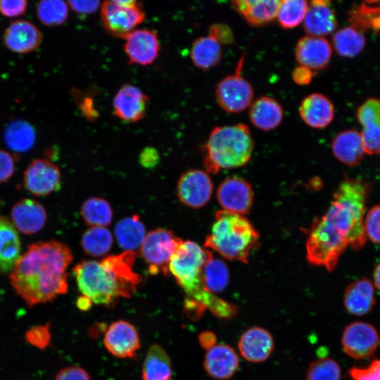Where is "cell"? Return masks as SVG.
<instances>
[{
  "label": "cell",
  "instance_id": "obj_1",
  "mask_svg": "<svg viewBox=\"0 0 380 380\" xmlns=\"http://www.w3.org/2000/svg\"><path fill=\"white\" fill-rule=\"evenodd\" d=\"M368 192V184L360 179L346 178L340 183L328 210L313 221L309 230L305 247L310 264L331 272L348 246L355 250L364 246Z\"/></svg>",
  "mask_w": 380,
  "mask_h": 380
},
{
  "label": "cell",
  "instance_id": "obj_2",
  "mask_svg": "<svg viewBox=\"0 0 380 380\" xmlns=\"http://www.w3.org/2000/svg\"><path fill=\"white\" fill-rule=\"evenodd\" d=\"M72 258L70 249L61 242L32 243L11 271L10 282L30 307L50 302L67 292V269Z\"/></svg>",
  "mask_w": 380,
  "mask_h": 380
},
{
  "label": "cell",
  "instance_id": "obj_3",
  "mask_svg": "<svg viewBox=\"0 0 380 380\" xmlns=\"http://www.w3.org/2000/svg\"><path fill=\"white\" fill-rule=\"evenodd\" d=\"M136 256L135 251H124L101 261L77 264L72 271L79 291L92 303L107 306L122 297H130L141 281L133 270Z\"/></svg>",
  "mask_w": 380,
  "mask_h": 380
},
{
  "label": "cell",
  "instance_id": "obj_4",
  "mask_svg": "<svg viewBox=\"0 0 380 380\" xmlns=\"http://www.w3.org/2000/svg\"><path fill=\"white\" fill-rule=\"evenodd\" d=\"M211 256L210 251L196 242L183 241L170 261L169 271L186 294L184 303L209 310L220 318H232L236 307L208 291L203 284L202 269Z\"/></svg>",
  "mask_w": 380,
  "mask_h": 380
},
{
  "label": "cell",
  "instance_id": "obj_5",
  "mask_svg": "<svg viewBox=\"0 0 380 380\" xmlns=\"http://www.w3.org/2000/svg\"><path fill=\"white\" fill-rule=\"evenodd\" d=\"M253 148L254 141L246 125L215 127L203 146L206 172L217 174L220 170L242 167L250 160Z\"/></svg>",
  "mask_w": 380,
  "mask_h": 380
},
{
  "label": "cell",
  "instance_id": "obj_6",
  "mask_svg": "<svg viewBox=\"0 0 380 380\" xmlns=\"http://www.w3.org/2000/svg\"><path fill=\"white\" fill-rule=\"evenodd\" d=\"M259 238L258 231L243 215L220 210L216 213L204 246L228 260L248 263Z\"/></svg>",
  "mask_w": 380,
  "mask_h": 380
},
{
  "label": "cell",
  "instance_id": "obj_7",
  "mask_svg": "<svg viewBox=\"0 0 380 380\" xmlns=\"http://www.w3.org/2000/svg\"><path fill=\"white\" fill-rule=\"evenodd\" d=\"M183 240L168 229L158 228L150 231L140 246L141 256L151 274H170L169 266Z\"/></svg>",
  "mask_w": 380,
  "mask_h": 380
},
{
  "label": "cell",
  "instance_id": "obj_8",
  "mask_svg": "<svg viewBox=\"0 0 380 380\" xmlns=\"http://www.w3.org/2000/svg\"><path fill=\"white\" fill-rule=\"evenodd\" d=\"M101 20L108 34L124 39L144 21L145 13L137 1H106L101 6Z\"/></svg>",
  "mask_w": 380,
  "mask_h": 380
},
{
  "label": "cell",
  "instance_id": "obj_9",
  "mask_svg": "<svg viewBox=\"0 0 380 380\" xmlns=\"http://www.w3.org/2000/svg\"><path fill=\"white\" fill-rule=\"evenodd\" d=\"M253 95L251 84L241 75L238 69L234 74L222 78L215 89L217 103L229 113H238L249 108Z\"/></svg>",
  "mask_w": 380,
  "mask_h": 380
},
{
  "label": "cell",
  "instance_id": "obj_10",
  "mask_svg": "<svg viewBox=\"0 0 380 380\" xmlns=\"http://www.w3.org/2000/svg\"><path fill=\"white\" fill-rule=\"evenodd\" d=\"M379 336L376 329L364 322L348 324L341 337L343 351L350 357L362 360L374 354L378 348Z\"/></svg>",
  "mask_w": 380,
  "mask_h": 380
},
{
  "label": "cell",
  "instance_id": "obj_11",
  "mask_svg": "<svg viewBox=\"0 0 380 380\" xmlns=\"http://www.w3.org/2000/svg\"><path fill=\"white\" fill-rule=\"evenodd\" d=\"M213 184L208 174L199 169L189 170L179 177L177 194L179 201L186 206L200 208L210 201Z\"/></svg>",
  "mask_w": 380,
  "mask_h": 380
},
{
  "label": "cell",
  "instance_id": "obj_12",
  "mask_svg": "<svg viewBox=\"0 0 380 380\" xmlns=\"http://www.w3.org/2000/svg\"><path fill=\"white\" fill-rule=\"evenodd\" d=\"M61 174L59 167L45 159H35L24 172L25 189L38 196L49 195L61 187Z\"/></svg>",
  "mask_w": 380,
  "mask_h": 380
},
{
  "label": "cell",
  "instance_id": "obj_13",
  "mask_svg": "<svg viewBox=\"0 0 380 380\" xmlns=\"http://www.w3.org/2000/svg\"><path fill=\"white\" fill-rule=\"evenodd\" d=\"M124 49L129 64L148 65L158 58L160 44L156 32L136 29L125 37Z\"/></svg>",
  "mask_w": 380,
  "mask_h": 380
},
{
  "label": "cell",
  "instance_id": "obj_14",
  "mask_svg": "<svg viewBox=\"0 0 380 380\" xmlns=\"http://www.w3.org/2000/svg\"><path fill=\"white\" fill-rule=\"evenodd\" d=\"M217 201L224 210L243 215L253 204L251 184L245 179L232 177L223 181L217 191Z\"/></svg>",
  "mask_w": 380,
  "mask_h": 380
},
{
  "label": "cell",
  "instance_id": "obj_15",
  "mask_svg": "<svg viewBox=\"0 0 380 380\" xmlns=\"http://www.w3.org/2000/svg\"><path fill=\"white\" fill-rule=\"evenodd\" d=\"M148 96L139 87L124 84L113 99V114L127 122H136L146 113Z\"/></svg>",
  "mask_w": 380,
  "mask_h": 380
},
{
  "label": "cell",
  "instance_id": "obj_16",
  "mask_svg": "<svg viewBox=\"0 0 380 380\" xmlns=\"http://www.w3.org/2000/svg\"><path fill=\"white\" fill-rule=\"evenodd\" d=\"M107 350L118 357H132L140 348L139 337L135 327L129 322L119 320L112 323L104 335Z\"/></svg>",
  "mask_w": 380,
  "mask_h": 380
},
{
  "label": "cell",
  "instance_id": "obj_17",
  "mask_svg": "<svg viewBox=\"0 0 380 380\" xmlns=\"http://www.w3.org/2000/svg\"><path fill=\"white\" fill-rule=\"evenodd\" d=\"M331 54V45L325 37L305 35L298 40L295 47L298 64L314 72L327 67Z\"/></svg>",
  "mask_w": 380,
  "mask_h": 380
},
{
  "label": "cell",
  "instance_id": "obj_18",
  "mask_svg": "<svg viewBox=\"0 0 380 380\" xmlns=\"http://www.w3.org/2000/svg\"><path fill=\"white\" fill-rule=\"evenodd\" d=\"M42 34L32 23L25 20L13 21L6 28L3 41L5 46L16 53H27L37 49L42 42Z\"/></svg>",
  "mask_w": 380,
  "mask_h": 380
},
{
  "label": "cell",
  "instance_id": "obj_19",
  "mask_svg": "<svg viewBox=\"0 0 380 380\" xmlns=\"http://www.w3.org/2000/svg\"><path fill=\"white\" fill-rule=\"evenodd\" d=\"M11 218L18 231L24 234H33L44 228L47 214L44 207L38 201L23 198L13 205Z\"/></svg>",
  "mask_w": 380,
  "mask_h": 380
},
{
  "label": "cell",
  "instance_id": "obj_20",
  "mask_svg": "<svg viewBox=\"0 0 380 380\" xmlns=\"http://www.w3.org/2000/svg\"><path fill=\"white\" fill-rule=\"evenodd\" d=\"M238 346L245 360L258 363L265 361L270 357L274 349V341L268 331L254 327L242 334Z\"/></svg>",
  "mask_w": 380,
  "mask_h": 380
},
{
  "label": "cell",
  "instance_id": "obj_21",
  "mask_svg": "<svg viewBox=\"0 0 380 380\" xmlns=\"http://www.w3.org/2000/svg\"><path fill=\"white\" fill-rule=\"evenodd\" d=\"M239 360L234 349L227 344H217L208 350L203 367L209 376L217 379L231 378L239 367Z\"/></svg>",
  "mask_w": 380,
  "mask_h": 380
},
{
  "label": "cell",
  "instance_id": "obj_22",
  "mask_svg": "<svg viewBox=\"0 0 380 380\" xmlns=\"http://www.w3.org/2000/svg\"><path fill=\"white\" fill-rule=\"evenodd\" d=\"M299 115L303 122L315 129L327 127L334 117V106L329 98L320 93H312L301 101Z\"/></svg>",
  "mask_w": 380,
  "mask_h": 380
},
{
  "label": "cell",
  "instance_id": "obj_23",
  "mask_svg": "<svg viewBox=\"0 0 380 380\" xmlns=\"http://www.w3.org/2000/svg\"><path fill=\"white\" fill-rule=\"evenodd\" d=\"M303 25L306 35L324 37L334 32L337 20L330 2L324 0L310 1Z\"/></svg>",
  "mask_w": 380,
  "mask_h": 380
},
{
  "label": "cell",
  "instance_id": "obj_24",
  "mask_svg": "<svg viewBox=\"0 0 380 380\" xmlns=\"http://www.w3.org/2000/svg\"><path fill=\"white\" fill-rule=\"evenodd\" d=\"M279 0H236L232 7L251 25L260 27L276 19Z\"/></svg>",
  "mask_w": 380,
  "mask_h": 380
},
{
  "label": "cell",
  "instance_id": "obj_25",
  "mask_svg": "<svg viewBox=\"0 0 380 380\" xmlns=\"http://www.w3.org/2000/svg\"><path fill=\"white\" fill-rule=\"evenodd\" d=\"M248 115L255 127L262 131H271L282 122L284 110L276 99L263 96L252 102Z\"/></svg>",
  "mask_w": 380,
  "mask_h": 380
},
{
  "label": "cell",
  "instance_id": "obj_26",
  "mask_svg": "<svg viewBox=\"0 0 380 380\" xmlns=\"http://www.w3.org/2000/svg\"><path fill=\"white\" fill-rule=\"evenodd\" d=\"M343 303L352 315L362 316L369 313L375 303L372 282L366 278L352 282L345 291Z\"/></svg>",
  "mask_w": 380,
  "mask_h": 380
},
{
  "label": "cell",
  "instance_id": "obj_27",
  "mask_svg": "<svg viewBox=\"0 0 380 380\" xmlns=\"http://www.w3.org/2000/svg\"><path fill=\"white\" fill-rule=\"evenodd\" d=\"M331 149L334 156L348 166L358 165L365 153L361 134L354 129L338 133L332 141Z\"/></svg>",
  "mask_w": 380,
  "mask_h": 380
},
{
  "label": "cell",
  "instance_id": "obj_28",
  "mask_svg": "<svg viewBox=\"0 0 380 380\" xmlns=\"http://www.w3.org/2000/svg\"><path fill=\"white\" fill-rule=\"evenodd\" d=\"M20 241L13 224L0 215V272L12 270L20 257Z\"/></svg>",
  "mask_w": 380,
  "mask_h": 380
},
{
  "label": "cell",
  "instance_id": "obj_29",
  "mask_svg": "<svg viewBox=\"0 0 380 380\" xmlns=\"http://www.w3.org/2000/svg\"><path fill=\"white\" fill-rule=\"evenodd\" d=\"M114 233L119 246L124 251H134L141 246L146 236V229L139 216L134 215L118 221Z\"/></svg>",
  "mask_w": 380,
  "mask_h": 380
},
{
  "label": "cell",
  "instance_id": "obj_30",
  "mask_svg": "<svg viewBox=\"0 0 380 380\" xmlns=\"http://www.w3.org/2000/svg\"><path fill=\"white\" fill-rule=\"evenodd\" d=\"M172 375L170 359L159 345L151 346L142 367L143 380H171Z\"/></svg>",
  "mask_w": 380,
  "mask_h": 380
},
{
  "label": "cell",
  "instance_id": "obj_31",
  "mask_svg": "<svg viewBox=\"0 0 380 380\" xmlns=\"http://www.w3.org/2000/svg\"><path fill=\"white\" fill-rule=\"evenodd\" d=\"M222 55V46L208 35L196 39L190 50L194 65L202 70L216 66L220 62Z\"/></svg>",
  "mask_w": 380,
  "mask_h": 380
},
{
  "label": "cell",
  "instance_id": "obj_32",
  "mask_svg": "<svg viewBox=\"0 0 380 380\" xmlns=\"http://www.w3.org/2000/svg\"><path fill=\"white\" fill-rule=\"evenodd\" d=\"M6 145L16 153L30 150L36 140L34 127L27 121L15 120L8 123L4 132Z\"/></svg>",
  "mask_w": 380,
  "mask_h": 380
},
{
  "label": "cell",
  "instance_id": "obj_33",
  "mask_svg": "<svg viewBox=\"0 0 380 380\" xmlns=\"http://www.w3.org/2000/svg\"><path fill=\"white\" fill-rule=\"evenodd\" d=\"M365 45V36L352 26L337 30L332 37V46L341 57L357 56L362 51Z\"/></svg>",
  "mask_w": 380,
  "mask_h": 380
},
{
  "label": "cell",
  "instance_id": "obj_34",
  "mask_svg": "<svg viewBox=\"0 0 380 380\" xmlns=\"http://www.w3.org/2000/svg\"><path fill=\"white\" fill-rule=\"evenodd\" d=\"M201 277L204 287L215 294L227 286L229 280V270L222 260L211 256L202 269Z\"/></svg>",
  "mask_w": 380,
  "mask_h": 380
},
{
  "label": "cell",
  "instance_id": "obj_35",
  "mask_svg": "<svg viewBox=\"0 0 380 380\" xmlns=\"http://www.w3.org/2000/svg\"><path fill=\"white\" fill-rule=\"evenodd\" d=\"M81 214L85 223L91 227H106L113 219V210L109 203L98 197L87 199L81 207Z\"/></svg>",
  "mask_w": 380,
  "mask_h": 380
},
{
  "label": "cell",
  "instance_id": "obj_36",
  "mask_svg": "<svg viewBox=\"0 0 380 380\" xmlns=\"http://www.w3.org/2000/svg\"><path fill=\"white\" fill-rule=\"evenodd\" d=\"M113 245V236L106 227H91L82 235L81 246L84 253L99 257L108 253Z\"/></svg>",
  "mask_w": 380,
  "mask_h": 380
},
{
  "label": "cell",
  "instance_id": "obj_37",
  "mask_svg": "<svg viewBox=\"0 0 380 380\" xmlns=\"http://www.w3.org/2000/svg\"><path fill=\"white\" fill-rule=\"evenodd\" d=\"M309 4L303 0L280 1L276 19L283 29H292L303 23Z\"/></svg>",
  "mask_w": 380,
  "mask_h": 380
},
{
  "label": "cell",
  "instance_id": "obj_38",
  "mask_svg": "<svg viewBox=\"0 0 380 380\" xmlns=\"http://www.w3.org/2000/svg\"><path fill=\"white\" fill-rule=\"evenodd\" d=\"M68 5L61 0H43L37 3L36 14L42 24L47 27L63 24L68 17Z\"/></svg>",
  "mask_w": 380,
  "mask_h": 380
},
{
  "label": "cell",
  "instance_id": "obj_39",
  "mask_svg": "<svg viewBox=\"0 0 380 380\" xmlns=\"http://www.w3.org/2000/svg\"><path fill=\"white\" fill-rule=\"evenodd\" d=\"M341 368L337 362L328 357L313 361L307 372V380H340Z\"/></svg>",
  "mask_w": 380,
  "mask_h": 380
},
{
  "label": "cell",
  "instance_id": "obj_40",
  "mask_svg": "<svg viewBox=\"0 0 380 380\" xmlns=\"http://www.w3.org/2000/svg\"><path fill=\"white\" fill-rule=\"evenodd\" d=\"M360 134L365 153L369 155L380 153V121L362 125Z\"/></svg>",
  "mask_w": 380,
  "mask_h": 380
},
{
  "label": "cell",
  "instance_id": "obj_41",
  "mask_svg": "<svg viewBox=\"0 0 380 380\" xmlns=\"http://www.w3.org/2000/svg\"><path fill=\"white\" fill-rule=\"evenodd\" d=\"M367 237L372 241L380 243V205L372 207L364 219Z\"/></svg>",
  "mask_w": 380,
  "mask_h": 380
},
{
  "label": "cell",
  "instance_id": "obj_42",
  "mask_svg": "<svg viewBox=\"0 0 380 380\" xmlns=\"http://www.w3.org/2000/svg\"><path fill=\"white\" fill-rule=\"evenodd\" d=\"M357 116L362 125L380 121V101L374 98L369 99L359 107Z\"/></svg>",
  "mask_w": 380,
  "mask_h": 380
},
{
  "label": "cell",
  "instance_id": "obj_43",
  "mask_svg": "<svg viewBox=\"0 0 380 380\" xmlns=\"http://www.w3.org/2000/svg\"><path fill=\"white\" fill-rule=\"evenodd\" d=\"M348 374L353 380H380V360H374L366 367H353Z\"/></svg>",
  "mask_w": 380,
  "mask_h": 380
},
{
  "label": "cell",
  "instance_id": "obj_44",
  "mask_svg": "<svg viewBox=\"0 0 380 380\" xmlns=\"http://www.w3.org/2000/svg\"><path fill=\"white\" fill-rule=\"evenodd\" d=\"M26 339L30 344L40 349L45 348L51 340L48 324L34 327L30 329L26 334Z\"/></svg>",
  "mask_w": 380,
  "mask_h": 380
},
{
  "label": "cell",
  "instance_id": "obj_45",
  "mask_svg": "<svg viewBox=\"0 0 380 380\" xmlns=\"http://www.w3.org/2000/svg\"><path fill=\"white\" fill-rule=\"evenodd\" d=\"M209 37L215 39L221 46L229 45L234 42V35L229 26L224 23H215L208 30Z\"/></svg>",
  "mask_w": 380,
  "mask_h": 380
},
{
  "label": "cell",
  "instance_id": "obj_46",
  "mask_svg": "<svg viewBox=\"0 0 380 380\" xmlns=\"http://www.w3.org/2000/svg\"><path fill=\"white\" fill-rule=\"evenodd\" d=\"M25 0H0V13L7 18L23 15L27 8Z\"/></svg>",
  "mask_w": 380,
  "mask_h": 380
},
{
  "label": "cell",
  "instance_id": "obj_47",
  "mask_svg": "<svg viewBox=\"0 0 380 380\" xmlns=\"http://www.w3.org/2000/svg\"><path fill=\"white\" fill-rule=\"evenodd\" d=\"M15 170L13 157L7 151L0 149V184L7 182Z\"/></svg>",
  "mask_w": 380,
  "mask_h": 380
},
{
  "label": "cell",
  "instance_id": "obj_48",
  "mask_svg": "<svg viewBox=\"0 0 380 380\" xmlns=\"http://www.w3.org/2000/svg\"><path fill=\"white\" fill-rule=\"evenodd\" d=\"M55 380H91L87 372L81 367L72 366L63 369Z\"/></svg>",
  "mask_w": 380,
  "mask_h": 380
},
{
  "label": "cell",
  "instance_id": "obj_49",
  "mask_svg": "<svg viewBox=\"0 0 380 380\" xmlns=\"http://www.w3.org/2000/svg\"><path fill=\"white\" fill-rule=\"evenodd\" d=\"M68 6L79 14H90L98 10L101 2L99 1H68Z\"/></svg>",
  "mask_w": 380,
  "mask_h": 380
},
{
  "label": "cell",
  "instance_id": "obj_50",
  "mask_svg": "<svg viewBox=\"0 0 380 380\" xmlns=\"http://www.w3.org/2000/svg\"><path fill=\"white\" fill-rule=\"evenodd\" d=\"M313 76V70L300 65L296 67L291 73L293 82L300 86L308 85L312 82Z\"/></svg>",
  "mask_w": 380,
  "mask_h": 380
},
{
  "label": "cell",
  "instance_id": "obj_51",
  "mask_svg": "<svg viewBox=\"0 0 380 380\" xmlns=\"http://www.w3.org/2000/svg\"><path fill=\"white\" fill-rule=\"evenodd\" d=\"M79 108L84 116L89 120H95L99 116L93 99L89 96H82L79 99Z\"/></svg>",
  "mask_w": 380,
  "mask_h": 380
},
{
  "label": "cell",
  "instance_id": "obj_52",
  "mask_svg": "<svg viewBox=\"0 0 380 380\" xmlns=\"http://www.w3.org/2000/svg\"><path fill=\"white\" fill-rule=\"evenodd\" d=\"M159 160L158 151L152 147H146L140 153V163L145 167L156 166Z\"/></svg>",
  "mask_w": 380,
  "mask_h": 380
},
{
  "label": "cell",
  "instance_id": "obj_53",
  "mask_svg": "<svg viewBox=\"0 0 380 380\" xmlns=\"http://www.w3.org/2000/svg\"><path fill=\"white\" fill-rule=\"evenodd\" d=\"M198 340L201 346L208 350L215 345L216 338L213 333L205 331L200 334Z\"/></svg>",
  "mask_w": 380,
  "mask_h": 380
},
{
  "label": "cell",
  "instance_id": "obj_54",
  "mask_svg": "<svg viewBox=\"0 0 380 380\" xmlns=\"http://www.w3.org/2000/svg\"><path fill=\"white\" fill-rule=\"evenodd\" d=\"M92 302L87 297L82 296L77 300V305L80 310H88Z\"/></svg>",
  "mask_w": 380,
  "mask_h": 380
},
{
  "label": "cell",
  "instance_id": "obj_55",
  "mask_svg": "<svg viewBox=\"0 0 380 380\" xmlns=\"http://www.w3.org/2000/svg\"><path fill=\"white\" fill-rule=\"evenodd\" d=\"M375 286L380 290V263L376 267L374 272Z\"/></svg>",
  "mask_w": 380,
  "mask_h": 380
}]
</instances>
